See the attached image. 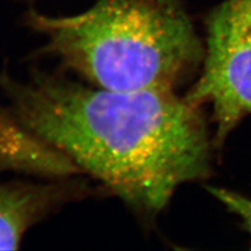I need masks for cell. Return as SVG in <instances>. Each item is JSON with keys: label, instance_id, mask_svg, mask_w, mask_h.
<instances>
[{"label": "cell", "instance_id": "1", "mask_svg": "<svg viewBox=\"0 0 251 251\" xmlns=\"http://www.w3.org/2000/svg\"><path fill=\"white\" fill-rule=\"evenodd\" d=\"M0 89L26 129L140 213L159 214L208 175L205 123L174 90L114 91L43 72L0 75Z\"/></svg>", "mask_w": 251, "mask_h": 251}, {"label": "cell", "instance_id": "7", "mask_svg": "<svg viewBox=\"0 0 251 251\" xmlns=\"http://www.w3.org/2000/svg\"><path fill=\"white\" fill-rule=\"evenodd\" d=\"M243 1H244L245 5L247 7V11H248L250 17H251V0H243Z\"/></svg>", "mask_w": 251, "mask_h": 251}, {"label": "cell", "instance_id": "4", "mask_svg": "<svg viewBox=\"0 0 251 251\" xmlns=\"http://www.w3.org/2000/svg\"><path fill=\"white\" fill-rule=\"evenodd\" d=\"M85 193L83 183L67 178L0 183V250L18 249L31 226Z\"/></svg>", "mask_w": 251, "mask_h": 251}, {"label": "cell", "instance_id": "2", "mask_svg": "<svg viewBox=\"0 0 251 251\" xmlns=\"http://www.w3.org/2000/svg\"><path fill=\"white\" fill-rule=\"evenodd\" d=\"M42 53L97 87L174 90L203 60L193 23L176 0H98L69 17L30 13Z\"/></svg>", "mask_w": 251, "mask_h": 251}, {"label": "cell", "instance_id": "6", "mask_svg": "<svg viewBox=\"0 0 251 251\" xmlns=\"http://www.w3.org/2000/svg\"><path fill=\"white\" fill-rule=\"evenodd\" d=\"M208 192L224 204L231 213L241 218L246 230L250 235V248H251V198L243 196L239 193L231 192L224 188L209 187Z\"/></svg>", "mask_w": 251, "mask_h": 251}, {"label": "cell", "instance_id": "5", "mask_svg": "<svg viewBox=\"0 0 251 251\" xmlns=\"http://www.w3.org/2000/svg\"><path fill=\"white\" fill-rule=\"evenodd\" d=\"M17 172L47 179L83 174L76 164L0 108V173Z\"/></svg>", "mask_w": 251, "mask_h": 251}, {"label": "cell", "instance_id": "3", "mask_svg": "<svg viewBox=\"0 0 251 251\" xmlns=\"http://www.w3.org/2000/svg\"><path fill=\"white\" fill-rule=\"evenodd\" d=\"M201 75L184 97L210 104L216 145L251 114V17L243 0H226L209 16Z\"/></svg>", "mask_w": 251, "mask_h": 251}]
</instances>
